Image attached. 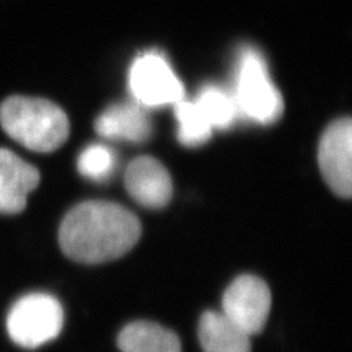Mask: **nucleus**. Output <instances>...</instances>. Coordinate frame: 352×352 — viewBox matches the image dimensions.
I'll use <instances>...</instances> for the list:
<instances>
[{"label":"nucleus","instance_id":"obj_1","mask_svg":"<svg viewBox=\"0 0 352 352\" xmlns=\"http://www.w3.org/2000/svg\"><path fill=\"white\" fill-rule=\"evenodd\" d=\"M141 235L138 217L126 208L109 201L76 205L59 228L64 254L81 264H103L131 251Z\"/></svg>","mask_w":352,"mask_h":352},{"label":"nucleus","instance_id":"obj_4","mask_svg":"<svg viewBox=\"0 0 352 352\" xmlns=\"http://www.w3.org/2000/svg\"><path fill=\"white\" fill-rule=\"evenodd\" d=\"M232 98L238 115L261 124L277 122L283 113L280 93L270 81L264 59L257 51H243Z\"/></svg>","mask_w":352,"mask_h":352},{"label":"nucleus","instance_id":"obj_6","mask_svg":"<svg viewBox=\"0 0 352 352\" xmlns=\"http://www.w3.org/2000/svg\"><path fill=\"white\" fill-rule=\"evenodd\" d=\"M270 307L272 294L264 280L254 276H241L226 289L222 314L251 337L264 329Z\"/></svg>","mask_w":352,"mask_h":352},{"label":"nucleus","instance_id":"obj_10","mask_svg":"<svg viewBox=\"0 0 352 352\" xmlns=\"http://www.w3.org/2000/svg\"><path fill=\"white\" fill-rule=\"evenodd\" d=\"M96 132L109 140L140 144L151 139L153 133L149 116L139 104L119 103L110 106L97 118Z\"/></svg>","mask_w":352,"mask_h":352},{"label":"nucleus","instance_id":"obj_2","mask_svg":"<svg viewBox=\"0 0 352 352\" xmlns=\"http://www.w3.org/2000/svg\"><path fill=\"white\" fill-rule=\"evenodd\" d=\"M0 126L26 149L51 153L69 136L67 113L45 98L12 96L0 104Z\"/></svg>","mask_w":352,"mask_h":352},{"label":"nucleus","instance_id":"obj_12","mask_svg":"<svg viewBox=\"0 0 352 352\" xmlns=\"http://www.w3.org/2000/svg\"><path fill=\"white\" fill-rule=\"evenodd\" d=\"M118 346L123 352H182L174 331L148 321L126 325L118 337Z\"/></svg>","mask_w":352,"mask_h":352},{"label":"nucleus","instance_id":"obj_13","mask_svg":"<svg viewBox=\"0 0 352 352\" xmlns=\"http://www.w3.org/2000/svg\"><path fill=\"white\" fill-rule=\"evenodd\" d=\"M176 119L179 123L177 139L186 146H200L212 138L213 126L196 102L176 103Z\"/></svg>","mask_w":352,"mask_h":352},{"label":"nucleus","instance_id":"obj_7","mask_svg":"<svg viewBox=\"0 0 352 352\" xmlns=\"http://www.w3.org/2000/svg\"><path fill=\"white\" fill-rule=\"evenodd\" d=\"M352 124L350 118L327 126L318 146V164L327 186L340 197L352 192Z\"/></svg>","mask_w":352,"mask_h":352},{"label":"nucleus","instance_id":"obj_5","mask_svg":"<svg viewBox=\"0 0 352 352\" xmlns=\"http://www.w3.org/2000/svg\"><path fill=\"white\" fill-rule=\"evenodd\" d=\"M129 88L140 104L161 107L183 101L184 88L164 56L149 52L132 64Z\"/></svg>","mask_w":352,"mask_h":352},{"label":"nucleus","instance_id":"obj_8","mask_svg":"<svg viewBox=\"0 0 352 352\" xmlns=\"http://www.w3.org/2000/svg\"><path fill=\"white\" fill-rule=\"evenodd\" d=\"M126 187L135 201L149 209H161L173 197V182L167 168L148 155L133 160L126 167Z\"/></svg>","mask_w":352,"mask_h":352},{"label":"nucleus","instance_id":"obj_14","mask_svg":"<svg viewBox=\"0 0 352 352\" xmlns=\"http://www.w3.org/2000/svg\"><path fill=\"white\" fill-rule=\"evenodd\" d=\"M195 102L213 128H228L238 115L232 96L218 87H205Z\"/></svg>","mask_w":352,"mask_h":352},{"label":"nucleus","instance_id":"obj_3","mask_svg":"<svg viewBox=\"0 0 352 352\" xmlns=\"http://www.w3.org/2000/svg\"><path fill=\"white\" fill-rule=\"evenodd\" d=\"M63 307L49 294L21 296L7 315V331L14 344L34 350L59 337L63 329Z\"/></svg>","mask_w":352,"mask_h":352},{"label":"nucleus","instance_id":"obj_15","mask_svg":"<svg viewBox=\"0 0 352 352\" xmlns=\"http://www.w3.org/2000/svg\"><path fill=\"white\" fill-rule=\"evenodd\" d=\"M78 173L94 182H106L116 168V155L110 148L94 144L81 151L77 160Z\"/></svg>","mask_w":352,"mask_h":352},{"label":"nucleus","instance_id":"obj_11","mask_svg":"<svg viewBox=\"0 0 352 352\" xmlns=\"http://www.w3.org/2000/svg\"><path fill=\"white\" fill-rule=\"evenodd\" d=\"M204 352H251L250 336L222 312H205L199 325Z\"/></svg>","mask_w":352,"mask_h":352},{"label":"nucleus","instance_id":"obj_9","mask_svg":"<svg viewBox=\"0 0 352 352\" xmlns=\"http://www.w3.org/2000/svg\"><path fill=\"white\" fill-rule=\"evenodd\" d=\"M41 174L13 151L0 148V214L24 212L30 192L37 188Z\"/></svg>","mask_w":352,"mask_h":352}]
</instances>
